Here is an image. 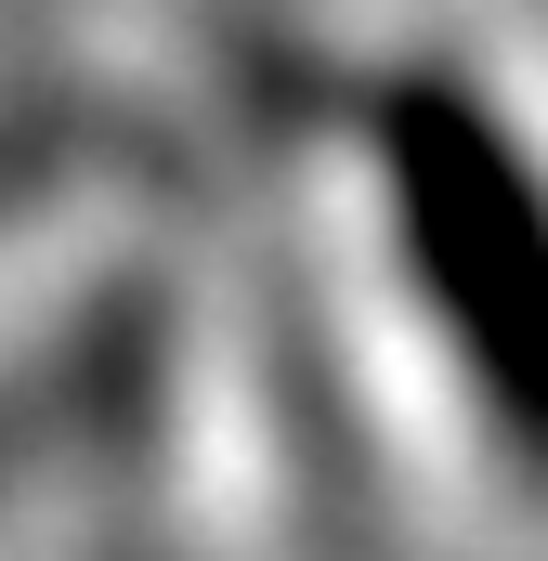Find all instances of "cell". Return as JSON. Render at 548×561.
Here are the masks:
<instances>
[{
  "mask_svg": "<svg viewBox=\"0 0 548 561\" xmlns=\"http://www.w3.org/2000/svg\"><path fill=\"white\" fill-rule=\"evenodd\" d=\"M366 144H379V196H392L406 287L431 300V327H444L457 379L483 392L496 444L523 470H548V170L444 66L392 79L379 118H366Z\"/></svg>",
  "mask_w": 548,
  "mask_h": 561,
  "instance_id": "cell-1",
  "label": "cell"
}]
</instances>
